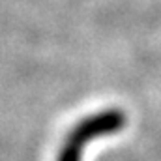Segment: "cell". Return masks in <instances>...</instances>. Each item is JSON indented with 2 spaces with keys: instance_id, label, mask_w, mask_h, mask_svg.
<instances>
[{
  "instance_id": "obj_1",
  "label": "cell",
  "mask_w": 161,
  "mask_h": 161,
  "mask_svg": "<svg viewBox=\"0 0 161 161\" xmlns=\"http://www.w3.org/2000/svg\"><path fill=\"white\" fill-rule=\"evenodd\" d=\"M124 124H125L124 113L114 111V109L84 118L68 137V141L58 156V161H80L82 148L88 141H94L103 135H113L124 127Z\"/></svg>"
}]
</instances>
